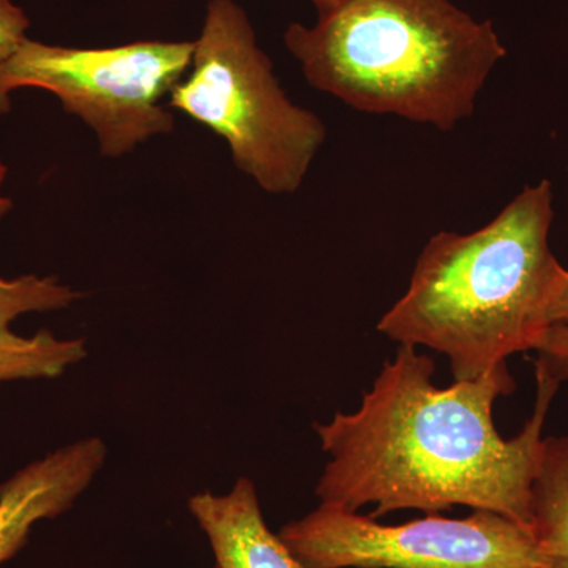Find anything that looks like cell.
Masks as SVG:
<instances>
[{"mask_svg":"<svg viewBox=\"0 0 568 568\" xmlns=\"http://www.w3.org/2000/svg\"><path fill=\"white\" fill-rule=\"evenodd\" d=\"M433 376V358L399 345L354 413L315 425L328 457L317 499L354 511L373 506L372 518L463 506L503 515L532 532L534 477L560 384L537 364L532 416L518 436L504 439L493 407L515 390L507 364L446 388L436 387Z\"/></svg>","mask_w":568,"mask_h":568,"instance_id":"cell-1","label":"cell"},{"mask_svg":"<svg viewBox=\"0 0 568 568\" xmlns=\"http://www.w3.org/2000/svg\"><path fill=\"white\" fill-rule=\"evenodd\" d=\"M552 220L551 182L541 181L480 230L433 235L377 331L446 355L454 381L477 379L536 349L560 265L549 248Z\"/></svg>","mask_w":568,"mask_h":568,"instance_id":"cell-2","label":"cell"},{"mask_svg":"<svg viewBox=\"0 0 568 568\" xmlns=\"http://www.w3.org/2000/svg\"><path fill=\"white\" fill-rule=\"evenodd\" d=\"M316 91L366 114L448 132L507 55L491 21L452 0H338L283 36Z\"/></svg>","mask_w":568,"mask_h":568,"instance_id":"cell-3","label":"cell"},{"mask_svg":"<svg viewBox=\"0 0 568 568\" xmlns=\"http://www.w3.org/2000/svg\"><path fill=\"white\" fill-rule=\"evenodd\" d=\"M230 149L237 170L271 194L301 189L327 130L284 92L235 0H209L192 65L168 99Z\"/></svg>","mask_w":568,"mask_h":568,"instance_id":"cell-4","label":"cell"},{"mask_svg":"<svg viewBox=\"0 0 568 568\" xmlns=\"http://www.w3.org/2000/svg\"><path fill=\"white\" fill-rule=\"evenodd\" d=\"M193 51L194 40L69 48L28 39L0 63V115L21 89L50 92L92 130L102 155L119 159L173 132L164 100L192 65Z\"/></svg>","mask_w":568,"mask_h":568,"instance_id":"cell-5","label":"cell"},{"mask_svg":"<svg viewBox=\"0 0 568 568\" xmlns=\"http://www.w3.org/2000/svg\"><path fill=\"white\" fill-rule=\"evenodd\" d=\"M278 536L308 568H545L534 534L487 510L387 526L320 504Z\"/></svg>","mask_w":568,"mask_h":568,"instance_id":"cell-6","label":"cell"},{"mask_svg":"<svg viewBox=\"0 0 568 568\" xmlns=\"http://www.w3.org/2000/svg\"><path fill=\"white\" fill-rule=\"evenodd\" d=\"M108 448L100 437L67 444L0 484V564L28 544L33 525L58 518L102 470Z\"/></svg>","mask_w":568,"mask_h":568,"instance_id":"cell-7","label":"cell"},{"mask_svg":"<svg viewBox=\"0 0 568 568\" xmlns=\"http://www.w3.org/2000/svg\"><path fill=\"white\" fill-rule=\"evenodd\" d=\"M189 510L211 544L216 568H308L268 529L250 478H237L226 495L197 493Z\"/></svg>","mask_w":568,"mask_h":568,"instance_id":"cell-8","label":"cell"},{"mask_svg":"<svg viewBox=\"0 0 568 568\" xmlns=\"http://www.w3.org/2000/svg\"><path fill=\"white\" fill-rule=\"evenodd\" d=\"M532 534L545 568H568V433L541 443L532 484Z\"/></svg>","mask_w":568,"mask_h":568,"instance_id":"cell-9","label":"cell"},{"mask_svg":"<svg viewBox=\"0 0 568 568\" xmlns=\"http://www.w3.org/2000/svg\"><path fill=\"white\" fill-rule=\"evenodd\" d=\"M85 357L88 346L82 338H59L47 328L32 336L0 331V384L55 379Z\"/></svg>","mask_w":568,"mask_h":568,"instance_id":"cell-10","label":"cell"},{"mask_svg":"<svg viewBox=\"0 0 568 568\" xmlns=\"http://www.w3.org/2000/svg\"><path fill=\"white\" fill-rule=\"evenodd\" d=\"M84 294L63 284L58 276L22 275L18 278L0 276V331L28 313L55 312L69 308Z\"/></svg>","mask_w":568,"mask_h":568,"instance_id":"cell-11","label":"cell"},{"mask_svg":"<svg viewBox=\"0 0 568 568\" xmlns=\"http://www.w3.org/2000/svg\"><path fill=\"white\" fill-rule=\"evenodd\" d=\"M537 364L558 383L568 381V324L549 325L536 345Z\"/></svg>","mask_w":568,"mask_h":568,"instance_id":"cell-12","label":"cell"},{"mask_svg":"<svg viewBox=\"0 0 568 568\" xmlns=\"http://www.w3.org/2000/svg\"><path fill=\"white\" fill-rule=\"evenodd\" d=\"M29 28L31 20L20 6L13 0H0V63L11 58L29 39Z\"/></svg>","mask_w":568,"mask_h":568,"instance_id":"cell-13","label":"cell"},{"mask_svg":"<svg viewBox=\"0 0 568 568\" xmlns=\"http://www.w3.org/2000/svg\"><path fill=\"white\" fill-rule=\"evenodd\" d=\"M545 323L549 325L568 324V271L559 265L549 290L545 306Z\"/></svg>","mask_w":568,"mask_h":568,"instance_id":"cell-14","label":"cell"},{"mask_svg":"<svg viewBox=\"0 0 568 568\" xmlns=\"http://www.w3.org/2000/svg\"><path fill=\"white\" fill-rule=\"evenodd\" d=\"M7 174H9V168H7V164L0 160V220H2L3 216L9 215L11 209H13V201H11L10 197L2 192V186L3 183H6Z\"/></svg>","mask_w":568,"mask_h":568,"instance_id":"cell-15","label":"cell"},{"mask_svg":"<svg viewBox=\"0 0 568 568\" xmlns=\"http://www.w3.org/2000/svg\"><path fill=\"white\" fill-rule=\"evenodd\" d=\"M312 2L316 7L317 13H320V11L331 9L338 0H312Z\"/></svg>","mask_w":568,"mask_h":568,"instance_id":"cell-16","label":"cell"}]
</instances>
